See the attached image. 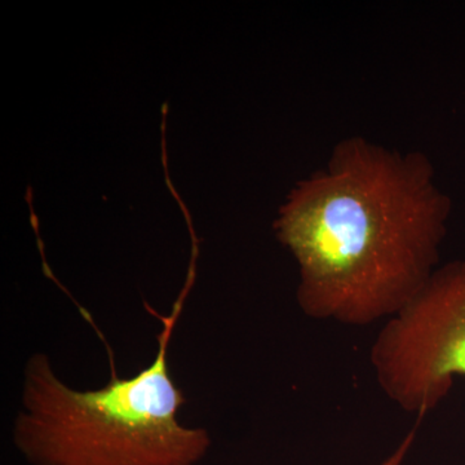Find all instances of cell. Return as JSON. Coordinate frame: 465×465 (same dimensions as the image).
I'll list each match as a JSON object with an SVG mask.
<instances>
[{
	"mask_svg": "<svg viewBox=\"0 0 465 465\" xmlns=\"http://www.w3.org/2000/svg\"><path fill=\"white\" fill-rule=\"evenodd\" d=\"M180 305L164 321L154 360L133 378L79 391L34 353L24 369L12 440L30 465H201L213 439L180 423L183 391L168 367Z\"/></svg>",
	"mask_w": 465,
	"mask_h": 465,
	"instance_id": "7a4b0ae2",
	"label": "cell"
},
{
	"mask_svg": "<svg viewBox=\"0 0 465 465\" xmlns=\"http://www.w3.org/2000/svg\"><path fill=\"white\" fill-rule=\"evenodd\" d=\"M376 381L391 402L419 419L465 376V262L434 272L376 335L370 351Z\"/></svg>",
	"mask_w": 465,
	"mask_h": 465,
	"instance_id": "3957f363",
	"label": "cell"
},
{
	"mask_svg": "<svg viewBox=\"0 0 465 465\" xmlns=\"http://www.w3.org/2000/svg\"><path fill=\"white\" fill-rule=\"evenodd\" d=\"M418 430L419 421L414 428H411L407 432L403 440H401L400 445L397 446V449L381 465H403V461H405L407 455L410 454L412 446H414L416 436H418Z\"/></svg>",
	"mask_w": 465,
	"mask_h": 465,
	"instance_id": "277c9868",
	"label": "cell"
},
{
	"mask_svg": "<svg viewBox=\"0 0 465 465\" xmlns=\"http://www.w3.org/2000/svg\"><path fill=\"white\" fill-rule=\"evenodd\" d=\"M445 217L423 153L342 140L274 223L298 262L300 311L353 327L394 316L436 272Z\"/></svg>",
	"mask_w": 465,
	"mask_h": 465,
	"instance_id": "6da1fadb",
	"label": "cell"
}]
</instances>
